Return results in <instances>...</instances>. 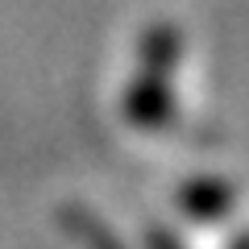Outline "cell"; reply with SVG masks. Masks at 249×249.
<instances>
[{"label":"cell","mask_w":249,"mask_h":249,"mask_svg":"<svg viewBox=\"0 0 249 249\" xmlns=\"http://www.w3.org/2000/svg\"><path fill=\"white\" fill-rule=\"evenodd\" d=\"M62 224H71V232L83 241V249H121L116 237L104 229V224H96L91 216H83V212H62Z\"/></svg>","instance_id":"obj_1"},{"label":"cell","mask_w":249,"mask_h":249,"mask_svg":"<svg viewBox=\"0 0 249 249\" xmlns=\"http://www.w3.org/2000/svg\"><path fill=\"white\" fill-rule=\"evenodd\" d=\"M237 249H249V237H241V241H237Z\"/></svg>","instance_id":"obj_2"}]
</instances>
